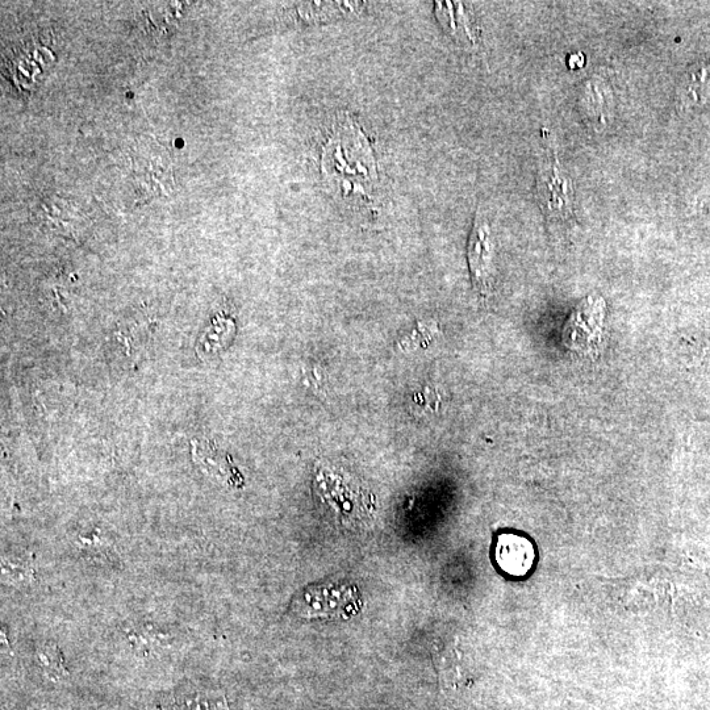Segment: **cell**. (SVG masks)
I'll return each instance as SVG.
<instances>
[{
	"label": "cell",
	"mask_w": 710,
	"mask_h": 710,
	"mask_svg": "<svg viewBox=\"0 0 710 710\" xmlns=\"http://www.w3.org/2000/svg\"><path fill=\"white\" fill-rule=\"evenodd\" d=\"M37 655H39L41 666H43L50 679L58 680L62 676L68 675L61 651L53 643H45L37 651Z\"/></svg>",
	"instance_id": "cell-10"
},
{
	"label": "cell",
	"mask_w": 710,
	"mask_h": 710,
	"mask_svg": "<svg viewBox=\"0 0 710 710\" xmlns=\"http://www.w3.org/2000/svg\"><path fill=\"white\" fill-rule=\"evenodd\" d=\"M437 19L449 35L461 43H474L469 19L466 18L462 4L436 3Z\"/></svg>",
	"instance_id": "cell-8"
},
{
	"label": "cell",
	"mask_w": 710,
	"mask_h": 710,
	"mask_svg": "<svg viewBox=\"0 0 710 710\" xmlns=\"http://www.w3.org/2000/svg\"><path fill=\"white\" fill-rule=\"evenodd\" d=\"M536 547L528 537L503 532L496 538L495 562L500 570L513 578H524L536 565Z\"/></svg>",
	"instance_id": "cell-6"
},
{
	"label": "cell",
	"mask_w": 710,
	"mask_h": 710,
	"mask_svg": "<svg viewBox=\"0 0 710 710\" xmlns=\"http://www.w3.org/2000/svg\"><path fill=\"white\" fill-rule=\"evenodd\" d=\"M216 705V701L207 700L202 696L191 697V699L179 697L169 704L166 710H215Z\"/></svg>",
	"instance_id": "cell-11"
},
{
	"label": "cell",
	"mask_w": 710,
	"mask_h": 710,
	"mask_svg": "<svg viewBox=\"0 0 710 710\" xmlns=\"http://www.w3.org/2000/svg\"><path fill=\"white\" fill-rule=\"evenodd\" d=\"M129 639L136 650L142 654L154 653V651L164 649L170 639L165 633L152 628V626H142L129 634Z\"/></svg>",
	"instance_id": "cell-9"
},
{
	"label": "cell",
	"mask_w": 710,
	"mask_h": 710,
	"mask_svg": "<svg viewBox=\"0 0 710 710\" xmlns=\"http://www.w3.org/2000/svg\"><path fill=\"white\" fill-rule=\"evenodd\" d=\"M537 196L542 211L549 219L566 220L574 211V189L555 154L538 170Z\"/></svg>",
	"instance_id": "cell-4"
},
{
	"label": "cell",
	"mask_w": 710,
	"mask_h": 710,
	"mask_svg": "<svg viewBox=\"0 0 710 710\" xmlns=\"http://www.w3.org/2000/svg\"><path fill=\"white\" fill-rule=\"evenodd\" d=\"M607 304L603 296L591 294L580 300L562 329V344L570 352L590 355L599 352L603 340Z\"/></svg>",
	"instance_id": "cell-2"
},
{
	"label": "cell",
	"mask_w": 710,
	"mask_h": 710,
	"mask_svg": "<svg viewBox=\"0 0 710 710\" xmlns=\"http://www.w3.org/2000/svg\"><path fill=\"white\" fill-rule=\"evenodd\" d=\"M494 238L490 224L482 213H476L473 231L469 240V266L475 290L480 295L490 294L494 278Z\"/></svg>",
	"instance_id": "cell-5"
},
{
	"label": "cell",
	"mask_w": 710,
	"mask_h": 710,
	"mask_svg": "<svg viewBox=\"0 0 710 710\" xmlns=\"http://www.w3.org/2000/svg\"><path fill=\"white\" fill-rule=\"evenodd\" d=\"M291 608L304 618H345L357 613L359 599L353 587L312 586L295 597Z\"/></svg>",
	"instance_id": "cell-3"
},
{
	"label": "cell",
	"mask_w": 710,
	"mask_h": 710,
	"mask_svg": "<svg viewBox=\"0 0 710 710\" xmlns=\"http://www.w3.org/2000/svg\"><path fill=\"white\" fill-rule=\"evenodd\" d=\"M710 98V62L691 66L680 79L676 103L680 110L703 106Z\"/></svg>",
	"instance_id": "cell-7"
},
{
	"label": "cell",
	"mask_w": 710,
	"mask_h": 710,
	"mask_svg": "<svg viewBox=\"0 0 710 710\" xmlns=\"http://www.w3.org/2000/svg\"><path fill=\"white\" fill-rule=\"evenodd\" d=\"M321 171L346 196L373 200L378 183L377 162L362 128L341 115L323 148Z\"/></svg>",
	"instance_id": "cell-1"
}]
</instances>
